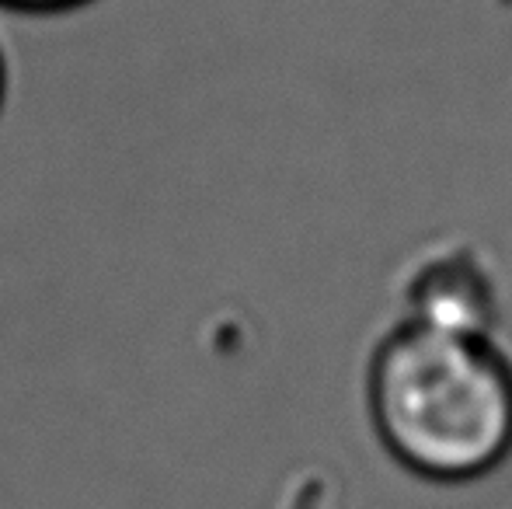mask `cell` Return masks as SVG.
I'll return each mask as SVG.
<instances>
[{"label":"cell","mask_w":512,"mask_h":509,"mask_svg":"<svg viewBox=\"0 0 512 509\" xmlns=\"http://www.w3.org/2000/svg\"><path fill=\"white\" fill-rule=\"evenodd\" d=\"M384 454L429 485H474L512 457V356L488 335L394 321L366 363Z\"/></svg>","instance_id":"6da1fadb"},{"label":"cell","mask_w":512,"mask_h":509,"mask_svg":"<svg viewBox=\"0 0 512 509\" xmlns=\"http://www.w3.org/2000/svg\"><path fill=\"white\" fill-rule=\"evenodd\" d=\"M4 98H7V60H4V49H0V109H4Z\"/></svg>","instance_id":"277c9868"},{"label":"cell","mask_w":512,"mask_h":509,"mask_svg":"<svg viewBox=\"0 0 512 509\" xmlns=\"http://www.w3.org/2000/svg\"><path fill=\"white\" fill-rule=\"evenodd\" d=\"M398 321L432 332L499 339L502 286L488 258L464 241L422 252L398 283Z\"/></svg>","instance_id":"7a4b0ae2"},{"label":"cell","mask_w":512,"mask_h":509,"mask_svg":"<svg viewBox=\"0 0 512 509\" xmlns=\"http://www.w3.org/2000/svg\"><path fill=\"white\" fill-rule=\"evenodd\" d=\"M88 4H95V0H0V7L14 14H67Z\"/></svg>","instance_id":"3957f363"}]
</instances>
